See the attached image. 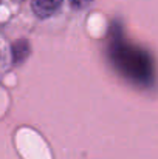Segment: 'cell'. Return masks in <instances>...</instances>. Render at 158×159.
<instances>
[{"instance_id":"obj_1","label":"cell","mask_w":158,"mask_h":159,"mask_svg":"<svg viewBox=\"0 0 158 159\" xmlns=\"http://www.w3.org/2000/svg\"><path fill=\"white\" fill-rule=\"evenodd\" d=\"M62 5V0H31V6L36 16L45 19L53 16Z\"/></svg>"},{"instance_id":"obj_2","label":"cell","mask_w":158,"mask_h":159,"mask_svg":"<svg viewBox=\"0 0 158 159\" xmlns=\"http://www.w3.org/2000/svg\"><path fill=\"white\" fill-rule=\"evenodd\" d=\"M74 8H85L92 3V0H70Z\"/></svg>"}]
</instances>
